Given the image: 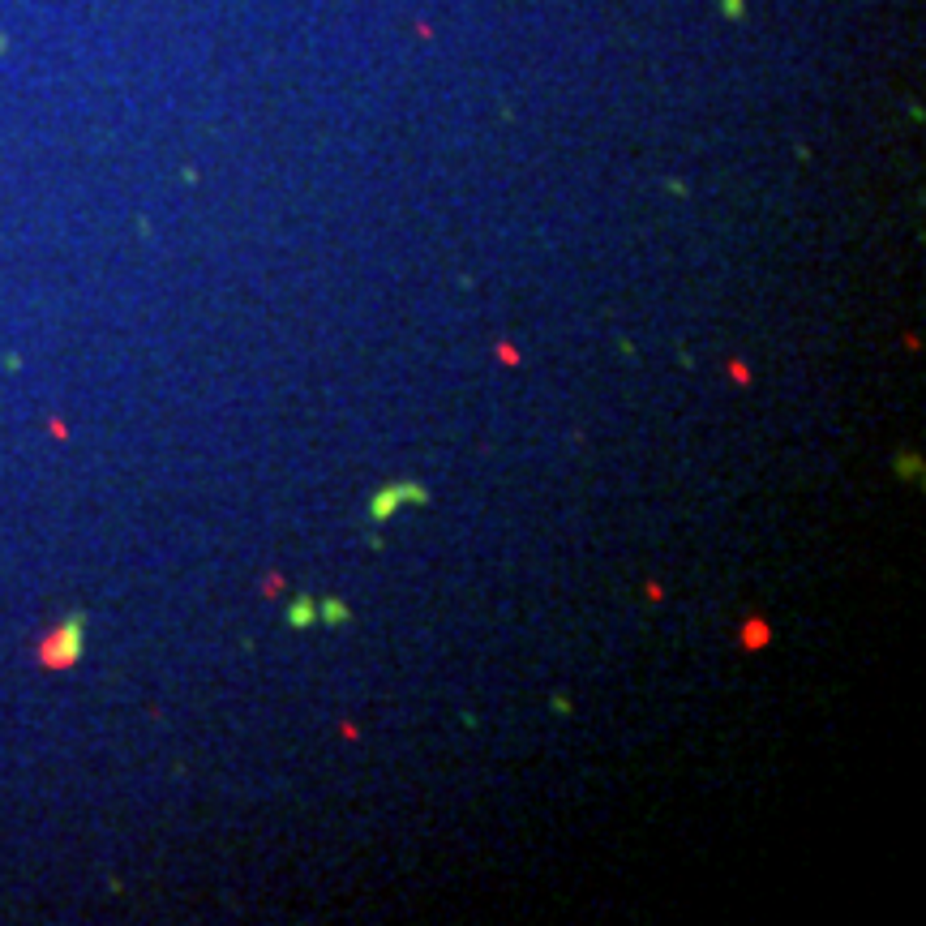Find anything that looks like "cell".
<instances>
[{"mask_svg":"<svg viewBox=\"0 0 926 926\" xmlns=\"http://www.w3.org/2000/svg\"><path fill=\"white\" fill-rule=\"evenodd\" d=\"M399 507H429V490L420 481H395V485L378 490L369 498V524L382 527Z\"/></svg>","mask_w":926,"mask_h":926,"instance_id":"1","label":"cell"},{"mask_svg":"<svg viewBox=\"0 0 926 926\" xmlns=\"http://www.w3.org/2000/svg\"><path fill=\"white\" fill-rule=\"evenodd\" d=\"M82 630H87V618L73 613L65 627L52 630V635L39 644V661L48 665V669H65V665H73L78 656H82Z\"/></svg>","mask_w":926,"mask_h":926,"instance_id":"2","label":"cell"},{"mask_svg":"<svg viewBox=\"0 0 926 926\" xmlns=\"http://www.w3.org/2000/svg\"><path fill=\"white\" fill-rule=\"evenodd\" d=\"M314 610H317V622H326V627H344L352 618V610L339 601V596H326V601H314Z\"/></svg>","mask_w":926,"mask_h":926,"instance_id":"3","label":"cell"},{"mask_svg":"<svg viewBox=\"0 0 926 926\" xmlns=\"http://www.w3.org/2000/svg\"><path fill=\"white\" fill-rule=\"evenodd\" d=\"M317 622V610H314V596H297L292 605H288V627H297V630H305V627H314Z\"/></svg>","mask_w":926,"mask_h":926,"instance_id":"4","label":"cell"},{"mask_svg":"<svg viewBox=\"0 0 926 926\" xmlns=\"http://www.w3.org/2000/svg\"><path fill=\"white\" fill-rule=\"evenodd\" d=\"M909 472L918 476V459H909V454H905V459H901V476H909Z\"/></svg>","mask_w":926,"mask_h":926,"instance_id":"5","label":"cell"},{"mask_svg":"<svg viewBox=\"0 0 926 926\" xmlns=\"http://www.w3.org/2000/svg\"><path fill=\"white\" fill-rule=\"evenodd\" d=\"M725 14H729V18H742V0H725Z\"/></svg>","mask_w":926,"mask_h":926,"instance_id":"6","label":"cell"}]
</instances>
